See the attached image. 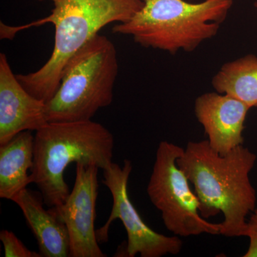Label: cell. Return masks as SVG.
<instances>
[{
    "mask_svg": "<svg viewBox=\"0 0 257 257\" xmlns=\"http://www.w3.org/2000/svg\"><path fill=\"white\" fill-rule=\"evenodd\" d=\"M0 240L4 247L5 257H42L40 252L29 249L13 231L2 230Z\"/></svg>",
    "mask_w": 257,
    "mask_h": 257,
    "instance_id": "obj_14",
    "label": "cell"
},
{
    "mask_svg": "<svg viewBox=\"0 0 257 257\" xmlns=\"http://www.w3.org/2000/svg\"><path fill=\"white\" fill-rule=\"evenodd\" d=\"M42 1V0H40ZM54 5L47 18L20 27L1 23V39L17 32L52 23L55 28V46L48 61L32 73L17 78L32 96L47 102L55 95L67 62L101 28L112 23H126L143 8V0H50Z\"/></svg>",
    "mask_w": 257,
    "mask_h": 257,
    "instance_id": "obj_2",
    "label": "cell"
},
{
    "mask_svg": "<svg viewBox=\"0 0 257 257\" xmlns=\"http://www.w3.org/2000/svg\"><path fill=\"white\" fill-rule=\"evenodd\" d=\"M252 215L248 221L246 236L249 238L250 243L244 257H257V209L253 211Z\"/></svg>",
    "mask_w": 257,
    "mask_h": 257,
    "instance_id": "obj_15",
    "label": "cell"
},
{
    "mask_svg": "<svg viewBox=\"0 0 257 257\" xmlns=\"http://www.w3.org/2000/svg\"><path fill=\"white\" fill-rule=\"evenodd\" d=\"M12 201L23 211L42 257L69 256L70 241L67 226L53 208L45 209L40 192L25 188Z\"/></svg>",
    "mask_w": 257,
    "mask_h": 257,
    "instance_id": "obj_11",
    "label": "cell"
},
{
    "mask_svg": "<svg viewBox=\"0 0 257 257\" xmlns=\"http://www.w3.org/2000/svg\"><path fill=\"white\" fill-rule=\"evenodd\" d=\"M114 147L112 134L92 120L49 122L37 130L31 176L45 205H62L68 197L70 191L64 173L70 164L104 170L112 162Z\"/></svg>",
    "mask_w": 257,
    "mask_h": 257,
    "instance_id": "obj_3",
    "label": "cell"
},
{
    "mask_svg": "<svg viewBox=\"0 0 257 257\" xmlns=\"http://www.w3.org/2000/svg\"><path fill=\"white\" fill-rule=\"evenodd\" d=\"M35 136L31 131L18 134L8 143L0 145V198H13L33 183L31 172L34 166Z\"/></svg>",
    "mask_w": 257,
    "mask_h": 257,
    "instance_id": "obj_12",
    "label": "cell"
},
{
    "mask_svg": "<svg viewBox=\"0 0 257 257\" xmlns=\"http://www.w3.org/2000/svg\"><path fill=\"white\" fill-rule=\"evenodd\" d=\"M254 6H255V8H256V10H257V2H256V3H255Z\"/></svg>",
    "mask_w": 257,
    "mask_h": 257,
    "instance_id": "obj_16",
    "label": "cell"
},
{
    "mask_svg": "<svg viewBox=\"0 0 257 257\" xmlns=\"http://www.w3.org/2000/svg\"><path fill=\"white\" fill-rule=\"evenodd\" d=\"M118 69L114 44L97 34L64 67L57 92L46 102L48 122L92 120L112 102Z\"/></svg>",
    "mask_w": 257,
    "mask_h": 257,
    "instance_id": "obj_5",
    "label": "cell"
},
{
    "mask_svg": "<svg viewBox=\"0 0 257 257\" xmlns=\"http://www.w3.org/2000/svg\"><path fill=\"white\" fill-rule=\"evenodd\" d=\"M99 169L95 165L76 164L72 192L64 204L52 207L68 230L70 257L106 256L99 247L94 229Z\"/></svg>",
    "mask_w": 257,
    "mask_h": 257,
    "instance_id": "obj_8",
    "label": "cell"
},
{
    "mask_svg": "<svg viewBox=\"0 0 257 257\" xmlns=\"http://www.w3.org/2000/svg\"><path fill=\"white\" fill-rule=\"evenodd\" d=\"M48 123L46 102L23 87L6 55L0 54V145L22 132L37 131Z\"/></svg>",
    "mask_w": 257,
    "mask_h": 257,
    "instance_id": "obj_9",
    "label": "cell"
},
{
    "mask_svg": "<svg viewBox=\"0 0 257 257\" xmlns=\"http://www.w3.org/2000/svg\"><path fill=\"white\" fill-rule=\"evenodd\" d=\"M220 94L234 96L249 107L257 106V57L248 55L224 64L213 77Z\"/></svg>",
    "mask_w": 257,
    "mask_h": 257,
    "instance_id": "obj_13",
    "label": "cell"
},
{
    "mask_svg": "<svg viewBox=\"0 0 257 257\" xmlns=\"http://www.w3.org/2000/svg\"><path fill=\"white\" fill-rule=\"evenodd\" d=\"M133 170L130 160H124V166L111 162L103 170L102 183L112 195L113 205L110 215L104 226L96 230L98 242L104 243L109 239L111 223L120 219L127 234V242L123 252L116 256L161 257L177 254L183 243L178 236H167L154 231L142 219L128 197V178Z\"/></svg>",
    "mask_w": 257,
    "mask_h": 257,
    "instance_id": "obj_7",
    "label": "cell"
},
{
    "mask_svg": "<svg viewBox=\"0 0 257 257\" xmlns=\"http://www.w3.org/2000/svg\"><path fill=\"white\" fill-rule=\"evenodd\" d=\"M184 149L161 142L147 192L162 214L166 228L179 237L220 234V224L209 222L199 213V202L191 190L189 179L177 166Z\"/></svg>",
    "mask_w": 257,
    "mask_h": 257,
    "instance_id": "obj_6",
    "label": "cell"
},
{
    "mask_svg": "<svg viewBox=\"0 0 257 257\" xmlns=\"http://www.w3.org/2000/svg\"><path fill=\"white\" fill-rule=\"evenodd\" d=\"M188 1H192V0H188Z\"/></svg>",
    "mask_w": 257,
    "mask_h": 257,
    "instance_id": "obj_17",
    "label": "cell"
},
{
    "mask_svg": "<svg viewBox=\"0 0 257 257\" xmlns=\"http://www.w3.org/2000/svg\"><path fill=\"white\" fill-rule=\"evenodd\" d=\"M250 109L237 98L217 92L202 94L194 104L196 116L208 136V143L221 155L243 145L244 122Z\"/></svg>",
    "mask_w": 257,
    "mask_h": 257,
    "instance_id": "obj_10",
    "label": "cell"
},
{
    "mask_svg": "<svg viewBox=\"0 0 257 257\" xmlns=\"http://www.w3.org/2000/svg\"><path fill=\"white\" fill-rule=\"evenodd\" d=\"M256 155L242 145L221 155L207 140L189 142L177 166L192 182L199 213L207 219L222 213L220 234L246 236V216L255 210L256 192L249 179Z\"/></svg>",
    "mask_w": 257,
    "mask_h": 257,
    "instance_id": "obj_1",
    "label": "cell"
},
{
    "mask_svg": "<svg viewBox=\"0 0 257 257\" xmlns=\"http://www.w3.org/2000/svg\"><path fill=\"white\" fill-rule=\"evenodd\" d=\"M144 5L126 23L112 32L130 35L142 46L176 54L192 52L216 36L233 5V0H143Z\"/></svg>",
    "mask_w": 257,
    "mask_h": 257,
    "instance_id": "obj_4",
    "label": "cell"
}]
</instances>
